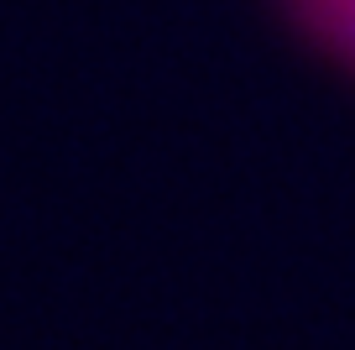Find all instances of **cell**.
<instances>
[{
    "label": "cell",
    "instance_id": "obj_1",
    "mask_svg": "<svg viewBox=\"0 0 355 350\" xmlns=\"http://www.w3.org/2000/svg\"><path fill=\"white\" fill-rule=\"evenodd\" d=\"M277 11L309 47L355 78V0H277Z\"/></svg>",
    "mask_w": 355,
    "mask_h": 350
}]
</instances>
